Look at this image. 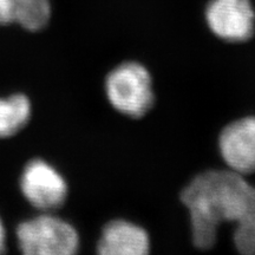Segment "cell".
Instances as JSON below:
<instances>
[{"label":"cell","instance_id":"1","mask_svg":"<svg viewBox=\"0 0 255 255\" xmlns=\"http://www.w3.org/2000/svg\"><path fill=\"white\" fill-rule=\"evenodd\" d=\"M189 210L191 239L199 250H210L222 223H235L233 240L242 254H255V186L231 169L207 170L181 193Z\"/></svg>","mask_w":255,"mask_h":255},{"label":"cell","instance_id":"2","mask_svg":"<svg viewBox=\"0 0 255 255\" xmlns=\"http://www.w3.org/2000/svg\"><path fill=\"white\" fill-rule=\"evenodd\" d=\"M108 101L119 113L141 119L154 105L150 72L137 62H126L116 66L105 79Z\"/></svg>","mask_w":255,"mask_h":255},{"label":"cell","instance_id":"3","mask_svg":"<svg viewBox=\"0 0 255 255\" xmlns=\"http://www.w3.org/2000/svg\"><path fill=\"white\" fill-rule=\"evenodd\" d=\"M15 239L19 250L26 255H72L79 247L75 227L51 213L19 223Z\"/></svg>","mask_w":255,"mask_h":255},{"label":"cell","instance_id":"4","mask_svg":"<svg viewBox=\"0 0 255 255\" xmlns=\"http://www.w3.org/2000/svg\"><path fill=\"white\" fill-rule=\"evenodd\" d=\"M25 200L41 213L60 208L68 197V183L49 162L34 158L27 162L19 180Z\"/></svg>","mask_w":255,"mask_h":255},{"label":"cell","instance_id":"5","mask_svg":"<svg viewBox=\"0 0 255 255\" xmlns=\"http://www.w3.org/2000/svg\"><path fill=\"white\" fill-rule=\"evenodd\" d=\"M206 20L210 31L229 43H244L253 37L255 12L251 0H212Z\"/></svg>","mask_w":255,"mask_h":255},{"label":"cell","instance_id":"6","mask_svg":"<svg viewBox=\"0 0 255 255\" xmlns=\"http://www.w3.org/2000/svg\"><path fill=\"white\" fill-rule=\"evenodd\" d=\"M219 149L228 169L244 175L255 173V116L229 123L219 137Z\"/></svg>","mask_w":255,"mask_h":255},{"label":"cell","instance_id":"7","mask_svg":"<svg viewBox=\"0 0 255 255\" xmlns=\"http://www.w3.org/2000/svg\"><path fill=\"white\" fill-rule=\"evenodd\" d=\"M150 251L148 233L126 220H113L102 229L97 242L101 255H145Z\"/></svg>","mask_w":255,"mask_h":255},{"label":"cell","instance_id":"8","mask_svg":"<svg viewBox=\"0 0 255 255\" xmlns=\"http://www.w3.org/2000/svg\"><path fill=\"white\" fill-rule=\"evenodd\" d=\"M50 0H0V25H19L28 32L44 30L51 19Z\"/></svg>","mask_w":255,"mask_h":255},{"label":"cell","instance_id":"9","mask_svg":"<svg viewBox=\"0 0 255 255\" xmlns=\"http://www.w3.org/2000/svg\"><path fill=\"white\" fill-rule=\"evenodd\" d=\"M32 104L24 94L0 97V138L17 135L30 122Z\"/></svg>","mask_w":255,"mask_h":255},{"label":"cell","instance_id":"10","mask_svg":"<svg viewBox=\"0 0 255 255\" xmlns=\"http://www.w3.org/2000/svg\"><path fill=\"white\" fill-rule=\"evenodd\" d=\"M6 231L5 226L2 223V220L0 218V254L5 253L6 252Z\"/></svg>","mask_w":255,"mask_h":255}]
</instances>
